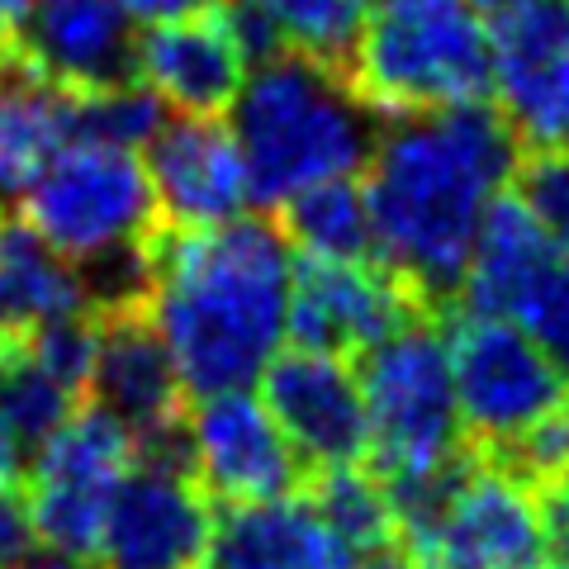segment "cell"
<instances>
[{
	"label": "cell",
	"mask_w": 569,
	"mask_h": 569,
	"mask_svg": "<svg viewBox=\"0 0 569 569\" xmlns=\"http://www.w3.org/2000/svg\"><path fill=\"white\" fill-rule=\"evenodd\" d=\"M14 200L20 223L86 271L96 305L138 309L162 223L142 152L71 133L33 167Z\"/></svg>",
	"instance_id": "obj_4"
},
{
	"label": "cell",
	"mask_w": 569,
	"mask_h": 569,
	"mask_svg": "<svg viewBox=\"0 0 569 569\" xmlns=\"http://www.w3.org/2000/svg\"><path fill=\"white\" fill-rule=\"evenodd\" d=\"M62 138H71V96L0 52V200H14Z\"/></svg>",
	"instance_id": "obj_23"
},
{
	"label": "cell",
	"mask_w": 569,
	"mask_h": 569,
	"mask_svg": "<svg viewBox=\"0 0 569 569\" xmlns=\"http://www.w3.org/2000/svg\"><path fill=\"white\" fill-rule=\"evenodd\" d=\"M142 167H148L157 219H167L176 233L219 228L252 213L247 167L223 119L167 114L162 129L142 148Z\"/></svg>",
	"instance_id": "obj_15"
},
{
	"label": "cell",
	"mask_w": 569,
	"mask_h": 569,
	"mask_svg": "<svg viewBox=\"0 0 569 569\" xmlns=\"http://www.w3.org/2000/svg\"><path fill=\"white\" fill-rule=\"evenodd\" d=\"M347 81L385 119L489 100V14L475 0H370Z\"/></svg>",
	"instance_id": "obj_5"
},
{
	"label": "cell",
	"mask_w": 569,
	"mask_h": 569,
	"mask_svg": "<svg viewBox=\"0 0 569 569\" xmlns=\"http://www.w3.org/2000/svg\"><path fill=\"white\" fill-rule=\"evenodd\" d=\"M247 67L252 58L228 24L223 6L190 14V20L148 24L133 48V81L148 86L167 114L223 119L233 96L242 91Z\"/></svg>",
	"instance_id": "obj_17"
},
{
	"label": "cell",
	"mask_w": 569,
	"mask_h": 569,
	"mask_svg": "<svg viewBox=\"0 0 569 569\" xmlns=\"http://www.w3.org/2000/svg\"><path fill=\"white\" fill-rule=\"evenodd\" d=\"M284 209L280 233L295 257H376L370 252V209L361 181H328L295 194Z\"/></svg>",
	"instance_id": "obj_24"
},
{
	"label": "cell",
	"mask_w": 569,
	"mask_h": 569,
	"mask_svg": "<svg viewBox=\"0 0 569 569\" xmlns=\"http://www.w3.org/2000/svg\"><path fill=\"white\" fill-rule=\"evenodd\" d=\"M133 24H171V20H190V14L219 10L223 0H114Z\"/></svg>",
	"instance_id": "obj_30"
},
{
	"label": "cell",
	"mask_w": 569,
	"mask_h": 569,
	"mask_svg": "<svg viewBox=\"0 0 569 569\" xmlns=\"http://www.w3.org/2000/svg\"><path fill=\"white\" fill-rule=\"evenodd\" d=\"M138 29L114 0H29L10 58L67 96L133 81Z\"/></svg>",
	"instance_id": "obj_16"
},
{
	"label": "cell",
	"mask_w": 569,
	"mask_h": 569,
	"mask_svg": "<svg viewBox=\"0 0 569 569\" xmlns=\"http://www.w3.org/2000/svg\"><path fill=\"white\" fill-rule=\"evenodd\" d=\"M556 261V247L546 242V233L531 219V209L518 194H503L479 223L466 276H460V299L475 313H498L512 318V309L522 305V295L537 284V276Z\"/></svg>",
	"instance_id": "obj_21"
},
{
	"label": "cell",
	"mask_w": 569,
	"mask_h": 569,
	"mask_svg": "<svg viewBox=\"0 0 569 569\" xmlns=\"http://www.w3.org/2000/svg\"><path fill=\"white\" fill-rule=\"evenodd\" d=\"M39 546L43 541H39V527H33L29 498L6 479L0 485V569H20Z\"/></svg>",
	"instance_id": "obj_28"
},
{
	"label": "cell",
	"mask_w": 569,
	"mask_h": 569,
	"mask_svg": "<svg viewBox=\"0 0 569 569\" xmlns=\"http://www.w3.org/2000/svg\"><path fill=\"white\" fill-rule=\"evenodd\" d=\"M96 290L81 266L24 223H0V342H29L39 332L86 323Z\"/></svg>",
	"instance_id": "obj_20"
},
{
	"label": "cell",
	"mask_w": 569,
	"mask_h": 569,
	"mask_svg": "<svg viewBox=\"0 0 569 569\" xmlns=\"http://www.w3.org/2000/svg\"><path fill=\"white\" fill-rule=\"evenodd\" d=\"M518 200L531 209V219L556 247V257L569 261V148L531 152V162H518Z\"/></svg>",
	"instance_id": "obj_26"
},
{
	"label": "cell",
	"mask_w": 569,
	"mask_h": 569,
	"mask_svg": "<svg viewBox=\"0 0 569 569\" xmlns=\"http://www.w3.org/2000/svg\"><path fill=\"white\" fill-rule=\"evenodd\" d=\"M20 569H100V565H96L91 556H71V550H48V546H39Z\"/></svg>",
	"instance_id": "obj_31"
},
{
	"label": "cell",
	"mask_w": 569,
	"mask_h": 569,
	"mask_svg": "<svg viewBox=\"0 0 569 569\" xmlns=\"http://www.w3.org/2000/svg\"><path fill=\"white\" fill-rule=\"evenodd\" d=\"M171 447L186 460L194 485L223 508L295 493L299 475H305L295 447L284 441L271 408L257 395V385L190 395Z\"/></svg>",
	"instance_id": "obj_10"
},
{
	"label": "cell",
	"mask_w": 569,
	"mask_h": 569,
	"mask_svg": "<svg viewBox=\"0 0 569 569\" xmlns=\"http://www.w3.org/2000/svg\"><path fill=\"white\" fill-rule=\"evenodd\" d=\"M200 569H403L351 550L309 493H280L266 503H238L213 518V537Z\"/></svg>",
	"instance_id": "obj_19"
},
{
	"label": "cell",
	"mask_w": 569,
	"mask_h": 569,
	"mask_svg": "<svg viewBox=\"0 0 569 569\" xmlns=\"http://www.w3.org/2000/svg\"><path fill=\"white\" fill-rule=\"evenodd\" d=\"M395 512L403 556L422 569H556L541 498L508 460H460Z\"/></svg>",
	"instance_id": "obj_7"
},
{
	"label": "cell",
	"mask_w": 569,
	"mask_h": 569,
	"mask_svg": "<svg viewBox=\"0 0 569 569\" xmlns=\"http://www.w3.org/2000/svg\"><path fill=\"white\" fill-rule=\"evenodd\" d=\"M460 427L493 451H518L569 403V380L531 337L498 313L466 309L447 332Z\"/></svg>",
	"instance_id": "obj_8"
},
{
	"label": "cell",
	"mask_w": 569,
	"mask_h": 569,
	"mask_svg": "<svg viewBox=\"0 0 569 569\" xmlns=\"http://www.w3.org/2000/svg\"><path fill=\"white\" fill-rule=\"evenodd\" d=\"M257 395L271 408L284 441L295 447L299 466L347 470L366 460L361 380H356V366L342 361V356L284 347L257 380Z\"/></svg>",
	"instance_id": "obj_14"
},
{
	"label": "cell",
	"mask_w": 569,
	"mask_h": 569,
	"mask_svg": "<svg viewBox=\"0 0 569 569\" xmlns=\"http://www.w3.org/2000/svg\"><path fill=\"white\" fill-rule=\"evenodd\" d=\"M413 318V290L376 257H295L290 347L328 351L342 361L385 342Z\"/></svg>",
	"instance_id": "obj_13"
},
{
	"label": "cell",
	"mask_w": 569,
	"mask_h": 569,
	"mask_svg": "<svg viewBox=\"0 0 569 569\" xmlns=\"http://www.w3.org/2000/svg\"><path fill=\"white\" fill-rule=\"evenodd\" d=\"M24 10H29V0H0V48H10L14 29H20V20H24Z\"/></svg>",
	"instance_id": "obj_32"
},
{
	"label": "cell",
	"mask_w": 569,
	"mask_h": 569,
	"mask_svg": "<svg viewBox=\"0 0 569 569\" xmlns=\"http://www.w3.org/2000/svg\"><path fill=\"white\" fill-rule=\"evenodd\" d=\"M213 537V498L176 447H142L104 508L91 560L100 569H200Z\"/></svg>",
	"instance_id": "obj_11"
},
{
	"label": "cell",
	"mask_w": 569,
	"mask_h": 569,
	"mask_svg": "<svg viewBox=\"0 0 569 569\" xmlns=\"http://www.w3.org/2000/svg\"><path fill=\"white\" fill-rule=\"evenodd\" d=\"M356 380L366 403V456L395 508H403L466 460L447 332L408 318L361 356Z\"/></svg>",
	"instance_id": "obj_6"
},
{
	"label": "cell",
	"mask_w": 569,
	"mask_h": 569,
	"mask_svg": "<svg viewBox=\"0 0 569 569\" xmlns=\"http://www.w3.org/2000/svg\"><path fill=\"white\" fill-rule=\"evenodd\" d=\"M366 10L370 0H223L228 24L252 62L271 52H305L342 67Z\"/></svg>",
	"instance_id": "obj_22"
},
{
	"label": "cell",
	"mask_w": 569,
	"mask_h": 569,
	"mask_svg": "<svg viewBox=\"0 0 569 569\" xmlns=\"http://www.w3.org/2000/svg\"><path fill=\"white\" fill-rule=\"evenodd\" d=\"M518 152L489 104L385 119L361 167L376 261L413 295H456L479 223L512 190Z\"/></svg>",
	"instance_id": "obj_1"
},
{
	"label": "cell",
	"mask_w": 569,
	"mask_h": 569,
	"mask_svg": "<svg viewBox=\"0 0 569 569\" xmlns=\"http://www.w3.org/2000/svg\"><path fill=\"white\" fill-rule=\"evenodd\" d=\"M512 323H518L569 380V261L565 257H556L537 276V284L522 295V305L512 309Z\"/></svg>",
	"instance_id": "obj_27"
},
{
	"label": "cell",
	"mask_w": 569,
	"mask_h": 569,
	"mask_svg": "<svg viewBox=\"0 0 569 569\" xmlns=\"http://www.w3.org/2000/svg\"><path fill=\"white\" fill-rule=\"evenodd\" d=\"M541 498V518L550 531V546H556V560H569V466L546 475V489Z\"/></svg>",
	"instance_id": "obj_29"
},
{
	"label": "cell",
	"mask_w": 569,
	"mask_h": 569,
	"mask_svg": "<svg viewBox=\"0 0 569 569\" xmlns=\"http://www.w3.org/2000/svg\"><path fill=\"white\" fill-rule=\"evenodd\" d=\"M138 437L119 427L104 408H71L52 432L29 451V512L48 550L91 556L104 508L138 460Z\"/></svg>",
	"instance_id": "obj_9"
},
{
	"label": "cell",
	"mask_w": 569,
	"mask_h": 569,
	"mask_svg": "<svg viewBox=\"0 0 569 569\" xmlns=\"http://www.w3.org/2000/svg\"><path fill=\"white\" fill-rule=\"evenodd\" d=\"M223 123L242 152L252 204L280 209L313 186L361 176L380 114L337 62L271 52L247 67Z\"/></svg>",
	"instance_id": "obj_3"
},
{
	"label": "cell",
	"mask_w": 569,
	"mask_h": 569,
	"mask_svg": "<svg viewBox=\"0 0 569 569\" xmlns=\"http://www.w3.org/2000/svg\"><path fill=\"white\" fill-rule=\"evenodd\" d=\"M493 114L527 152L569 148V0H508L489 14Z\"/></svg>",
	"instance_id": "obj_12"
},
{
	"label": "cell",
	"mask_w": 569,
	"mask_h": 569,
	"mask_svg": "<svg viewBox=\"0 0 569 569\" xmlns=\"http://www.w3.org/2000/svg\"><path fill=\"white\" fill-rule=\"evenodd\" d=\"M6 479H14V475H6V470H0V485H6Z\"/></svg>",
	"instance_id": "obj_34"
},
{
	"label": "cell",
	"mask_w": 569,
	"mask_h": 569,
	"mask_svg": "<svg viewBox=\"0 0 569 569\" xmlns=\"http://www.w3.org/2000/svg\"><path fill=\"white\" fill-rule=\"evenodd\" d=\"M295 247L280 223L242 213L152 247L138 313L190 395L252 389L290 347Z\"/></svg>",
	"instance_id": "obj_2"
},
{
	"label": "cell",
	"mask_w": 569,
	"mask_h": 569,
	"mask_svg": "<svg viewBox=\"0 0 569 569\" xmlns=\"http://www.w3.org/2000/svg\"><path fill=\"white\" fill-rule=\"evenodd\" d=\"M86 389L96 395V408L129 427L138 447H171L186 408V385L138 309H114V318L96 328Z\"/></svg>",
	"instance_id": "obj_18"
},
{
	"label": "cell",
	"mask_w": 569,
	"mask_h": 569,
	"mask_svg": "<svg viewBox=\"0 0 569 569\" xmlns=\"http://www.w3.org/2000/svg\"><path fill=\"white\" fill-rule=\"evenodd\" d=\"M475 6H479V10H485V14H493V10H503V6H508V0H475Z\"/></svg>",
	"instance_id": "obj_33"
},
{
	"label": "cell",
	"mask_w": 569,
	"mask_h": 569,
	"mask_svg": "<svg viewBox=\"0 0 569 569\" xmlns=\"http://www.w3.org/2000/svg\"><path fill=\"white\" fill-rule=\"evenodd\" d=\"M162 119H167L162 100L142 81H119V86H104V91L71 96V133L114 142V148L142 152L152 133L162 129Z\"/></svg>",
	"instance_id": "obj_25"
}]
</instances>
